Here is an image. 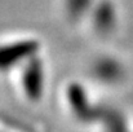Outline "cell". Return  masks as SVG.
<instances>
[{"label":"cell","instance_id":"277c9868","mask_svg":"<svg viewBox=\"0 0 133 132\" xmlns=\"http://www.w3.org/2000/svg\"><path fill=\"white\" fill-rule=\"evenodd\" d=\"M88 20L96 35H110L118 23V12L115 4L111 0H97Z\"/></svg>","mask_w":133,"mask_h":132},{"label":"cell","instance_id":"5b68a950","mask_svg":"<svg viewBox=\"0 0 133 132\" xmlns=\"http://www.w3.org/2000/svg\"><path fill=\"white\" fill-rule=\"evenodd\" d=\"M90 74L98 83L103 86H114L124 78V67L115 57L101 56L93 61Z\"/></svg>","mask_w":133,"mask_h":132},{"label":"cell","instance_id":"7a4b0ae2","mask_svg":"<svg viewBox=\"0 0 133 132\" xmlns=\"http://www.w3.org/2000/svg\"><path fill=\"white\" fill-rule=\"evenodd\" d=\"M17 71L22 97L31 104L42 101L46 88V67L43 57L40 54L32 57Z\"/></svg>","mask_w":133,"mask_h":132},{"label":"cell","instance_id":"6da1fadb","mask_svg":"<svg viewBox=\"0 0 133 132\" xmlns=\"http://www.w3.org/2000/svg\"><path fill=\"white\" fill-rule=\"evenodd\" d=\"M40 42L31 36L0 42V74L18 70L32 57L40 54Z\"/></svg>","mask_w":133,"mask_h":132},{"label":"cell","instance_id":"3957f363","mask_svg":"<svg viewBox=\"0 0 133 132\" xmlns=\"http://www.w3.org/2000/svg\"><path fill=\"white\" fill-rule=\"evenodd\" d=\"M66 105L74 118L80 122H89L94 119V106L90 102L88 91L79 82H71L65 91Z\"/></svg>","mask_w":133,"mask_h":132},{"label":"cell","instance_id":"8992f818","mask_svg":"<svg viewBox=\"0 0 133 132\" xmlns=\"http://www.w3.org/2000/svg\"><path fill=\"white\" fill-rule=\"evenodd\" d=\"M97 0H63V13L71 22H79L89 18V14Z\"/></svg>","mask_w":133,"mask_h":132}]
</instances>
